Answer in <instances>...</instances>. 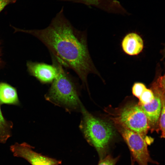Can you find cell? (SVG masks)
Masks as SVG:
<instances>
[{"label":"cell","mask_w":165,"mask_h":165,"mask_svg":"<svg viewBox=\"0 0 165 165\" xmlns=\"http://www.w3.org/2000/svg\"><path fill=\"white\" fill-rule=\"evenodd\" d=\"M146 88L145 85L143 83L136 82L134 84L132 88V93L135 96L138 98Z\"/></svg>","instance_id":"cell-15"},{"label":"cell","mask_w":165,"mask_h":165,"mask_svg":"<svg viewBox=\"0 0 165 165\" xmlns=\"http://www.w3.org/2000/svg\"><path fill=\"white\" fill-rule=\"evenodd\" d=\"M13 123L3 116L0 107V142L4 143L11 136Z\"/></svg>","instance_id":"cell-12"},{"label":"cell","mask_w":165,"mask_h":165,"mask_svg":"<svg viewBox=\"0 0 165 165\" xmlns=\"http://www.w3.org/2000/svg\"><path fill=\"white\" fill-rule=\"evenodd\" d=\"M82 117L79 127L87 142L96 149L100 159L105 156L109 144L115 134L113 126L109 123L90 113L82 105Z\"/></svg>","instance_id":"cell-2"},{"label":"cell","mask_w":165,"mask_h":165,"mask_svg":"<svg viewBox=\"0 0 165 165\" xmlns=\"http://www.w3.org/2000/svg\"><path fill=\"white\" fill-rule=\"evenodd\" d=\"M118 131L127 144L133 157L139 165H148L153 163L149 154L146 137L115 124Z\"/></svg>","instance_id":"cell-5"},{"label":"cell","mask_w":165,"mask_h":165,"mask_svg":"<svg viewBox=\"0 0 165 165\" xmlns=\"http://www.w3.org/2000/svg\"><path fill=\"white\" fill-rule=\"evenodd\" d=\"M18 105L20 104L16 90L4 82H0V104Z\"/></svg>","instance_id":"cell-11"},{"label":"cell","mask_w":165,"mask_h":165,"mask_svg":"<svg viewBox=\"0 0 165 165\" xmlns=\"http://www.w3.org/2000/svg\"><path fill=\"white\" fill-rule=\"evenodd\" d=\"M112 119L115 124L144 137L150 129L147 118L138 104H129L120 108Z\"/></svg>","instance_id":"cell-4"},{"label":"cell","mask_w":165,"mask_h":165,"mask_svg":"<svg viewBox=\"0 0 165 165\" xmlns=\"http://www.w3.org/2000/svg\"><path fill=\"white\" fill-rule=\"evenodd\" d=\"M165 101H162V107L159 121V128L161 132V138H165Z\"/></svg>","instance_id":"cell-14"},{"label":"cell","mask_w":165,"mask_h":165,"mask_svg":"<svg viewBox=\"0 0 165 165\" xmlns=\"http://www.w3.org/2000/svg\"><path fill=\"white\" fill-rule=\"evenodd\" d=\"M51 56L52 62L51 64L30 61H28L26 63L29 74L43 84L52 83L58 74L57 60L53 56Z\"/></svg>","instance_id":"cell-7"},{"label":"cell","mask_w":165,"mask_h":165,"mask_svg":"<svg viewBox=\"0 0 165 165\" xmlns=\"http://www.w3.org/2000/svg\"><path fill=\"white\" fill-rule=\"evenodd\" d=\"M17 0H0V13L8 5L15 3Z\"/></svg>","instance_id":"cell-16"},{"label":"cell","mask_w":165,"mask_h":165,"mask_svg":"<svg viewBox=\"0 0 165 165\" xmlns=\"http://www.w3.org/2000/svg\"><path fill=\"white\" fill-rule=\"evenodd\" d=\"M10 149L13 155L22 158L31 165H59L61 161L44 156L34 151L33 148L25 142L16 143Z\"/></svg>","instance_id":"cell-6"},{"label":"cell","mask_w":165,"mask_h":165,"mask_svg":"<svg viewBox=\"0 0 165 165\" xmlns=\"http://www.w3.org/2000/svg\"><path fill=\"white\" fill-rule=\"evenodd\" d=\"M58 74L45 97L48 101L68 111L80 110L82 105L72 78L57 60Z\"/></svg>","instance_id":"cell-3"},{"label":"cell","mask_w":165,"mask_h":165,"mask_svg":"<svg viewBox=\"0 0 165 165\" xmlns=\"http://www.w3.org/2000/svg\"><path fill=\"white\" fill-rule=\"evenodd\" d=\"M134 160L131 157V165H134Z\"/></svg>","instance_id":"cell-18"},{"label":"cell","mask_w":165,"mask_h":165,"mask_svg":"<svg viewBox=\"0 0 165 165\" xmlns=\"http://www.w3.org/2000/svg\"><path fill=\"white\" fill-rule=\"evenodd\" d=\"M100 9L108 13L122 15L129 13L118 0H69Z\"/></svg>","instance_id":"cell-9"},{"label":"cell","mask_w":165,"mask_h":165,"mask_svg":"<svg viewBox=\"0 0 165 165\" xmlns=\"http://www.w3.org/2000/svg\"><path fill=\"white\" fill-rule=\"evenodd\" d=\"M154 98V95L152 90L146 88L138 98L139 101L138 104L142 105L148 104L153 100Z\"/></svg>","instance_id":"cell-13"},{"label":"cell","mask_w":165,"mask_h":165,"mask_svg":"<svg viewBox=\"0 0 165 165\" xmlns=\"http://www.w3.org/2000/svg\"><path fill=\"white\" fill-rule=\"evenodd\" d=\"M144 47L143 40L137 33L131 32L126 35L121 42V47L123 52L130 56L139 54Z\"/></svg>","instance_id":"cell-10"},{"label":"cell","mask_w":165,"mask_h":165,"mask_svg":"<svg viewBox=\"0 0 165 165\" xmlns=\"http://www.w3.org/2000/svg\"><path fill=\"white\" fill-rule=\"evenodd\" d=\"M152 91L154 95L153 100L148 104L139 105L147 118L151 130H154L159 123L162 107V101L165 99V94H160L156 91Z\"/></svg>","instance_id":"cell-8"},{"label":"cell","mask_w":165,"mask_h":165,"mask_svg":"<svg viewBox=\"0 0 165 165\" xmlns=\"http://www.w3.org/2000/svg\"><path fill=\"white\" fill-rule=\"evenodd\" d=\"M14 32L30 34L38 38L63 66L71 69L81 79L88 92L87 77L91 73L100 76L88 49L86 31L75 28L65 16L64 8L46 28L26 30L13 27Z\"/></svg>","instance_id":"cell-1"},{"label":"cell","mask_w":165,"mask_h":165,"mask_svg":"<svg viewBox=\"0 0 165 165\" xmlns=\"http://www.w3.org/2000/svg\"><path fill=\"white\" fill-rule=\"evenodd\" d=\"M1 50L0 47V68L3 65L4 63L2 61V60L1 58Z\"/></svg>","instance_id":"cell-17"}]
</instances>
